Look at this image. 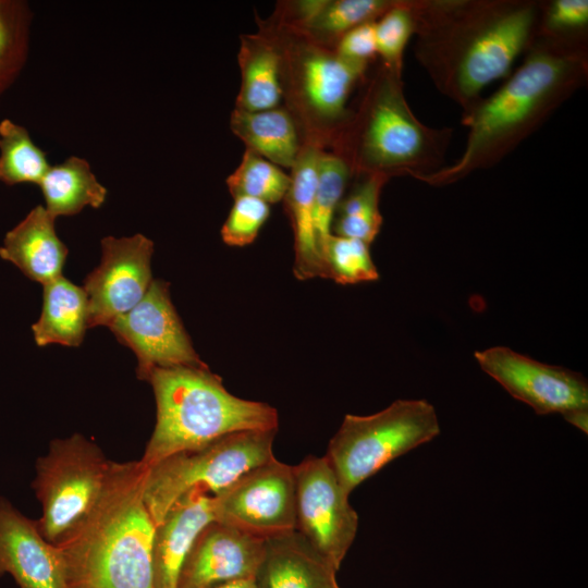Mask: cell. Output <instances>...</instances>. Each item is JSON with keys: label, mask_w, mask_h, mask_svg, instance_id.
Listing matches in <instances>:
<instances>
[{"label": "cell", "mask_w": 588, "mask_h": 588, "mask_svg": "<svg viewBox=\"0 0 588 588\" xmlns=\"http://www.w3.org/2000/svg\"><path fill=\"white\" fill-rule=\"evenodd\" d=\"M208 588H258V587L256 585L255 578H240V579H233V580L224 581L221 584H217Z\"/></svg>", "instance_id": "obj_37"}, {"label": "cell", "mask_w": 588, "mask_h": 588, "mask_svg": "<svg viewBox=\"0 0 588 588\" xmlns=\"http://www.w3.org/2000/svg\"><path fill=\"white\" fill-rule=\"evenodd\" d=\"M237 62L241 84L234 108L262 111L282 106L280 57L268 36L258 29L242 35Z\"/></svg>", "instance_id": "obj_22"}, {"label": "cell", "mask_w": 588, "mask_h": 588, "mask_svg": "<svg viewBox=\"0 0 588 588\" xmlns=\"http://www.w3.org/2000/svg\"><path fill=\"white\" fill-rule=\"evenodd\" d=\"M338 571L296 530L265 540L258 588H341Z\"/></svg>", "instance_id": "obj_19"}, {"label": "cell", "mask_w": 588, "mask_h": 588, "mask_svg": "<svg viewBox=\"0 0 588 588\" xmlns=\"http://www.w3.org/2000/svg\"><path fill=\"white\" fill-rule=\"evenodd\" d=\"M3 88L0 87V90H2Z\"/></svg>", "instance_id": "obj_39"}, {"label": "cell", "mask_w": 588, "mask_h": 588, "mask_svg": "<svg viewBox=\"0 0 588 588\" xmlns=\"http://www.w3.org/2000/svg\"><path fill=\"white\" fill-rule=\"evenodd\" d=\"M417 1L395 0L394 4L375 22L377 56L389 70L401 73L404 51L415 35Z\"/></svg>", "instance_id": "obj_30"}, {"label": "cell", "mask_w": 588, "mask_h": 588, "mask_svg": "<svg viewBox=\"0 0 588 588\" xmlns=\"http://www.w3.org/2000/svg\"><path fill=\"white\" fill-rule=\"evenodd\" d=\"M348 193L341 199L332 222V234L360 240L370 245L380 232L383 219L379 200L391 180L380 173L354 176Z\"/></svg>", "instance_id": "obj_25"}, {"label": "cell", "mask_w": 588, "mask_h": 588, "mask_svg": "<svg viewBox=\"0 0 588 588\" xmlns=\"http://www.w3.org/2000/svg\"><path fill=\"white\" fill-rule=\"evenodd\" d=\"M225 183L233 198L254 197L271 205L283 200L291 177L279 166L245 149L240 164Z\"/></svg>", "instance_id": "obj_28"}, {"label": "cell", "mask_w": 588, "mask_h": 588, "mask_svg": "<svg viewBox=\"0 0 588 588\" xmlns=\"http://www.w3.org/2000/svg\"><path fill=\"white\" fill-rule=\"evenodd\" d=\"M255 16L258 30L279 52L282 102L297 125L302 143L328 150L368 69L342 60L333 48L316 41L298 26L272 14L268 19Z\"/></svg>", "instance_id": "obj_6"}, {"label": "cell", "mask_w": 588, "mask_h": 588, "mask_svg": "<svg viewBox=\"0 0 588 588\" xmlns=\"http://www.w3.org/2000/svg\"><path fill=\"white\" fill-rule=\"evenodd\" d=\"M230 127L246 149L282 169L294 166L303 147L297 125L283 105L262 111L234 108Z\"/></svg>", "instance_id": "obj_21"}, {"label": "cell", "mask_w": 588, "mask_h": 588, "mask_svg": "<svg viewBox=\"0 0 588 588\" xmlns=\"http://www.w3.org/2000/svg\"><path fill=\"white\" fill-rule=\"evenodd\" d=\"M351 179L352 173L342 158L329 150H321L315 192V230L321 258L332 234L336 208Z\"/></svg>", "instance_id": "obj_29"}, {"label": "cell", "mask_w": 588, "mask_h": 588, "mask_svg": "<svg viewBox=\"0 0 588 588\" xmlns=\"http://www.w3.org/2000/svg\"><path fill=\"white\" fill-rule=\"evenodd\" d=\"M334 51L342 60L369 69L378 57L375 22L365 23L348 30L335 44Z\"/></svg>", "instance_id": "obj_35"}, {"label": "cell", "mask_w": 588, "mask_h": 588, "mask_svg": "<svg viewBox=\"0 0 588 588\" xmlns=\"http://www.w3.org/2000/svg\"><path fill=\"white\" fill-rule=\"evenodd\" d=\"M21 7L0 1V87L14 73L22 58Z\"/></svg>", "instance_id": "obj_34"}, {"label": "cell", "mask_w": 588, "mask_h": 588, "mask_svg": "<svg viewBox=\"0 0 588 588\" xmlns=\"http://www.w3.org/2000/svg\"><path fill=\"white\" fill-rule=\"evenodd\" d=\"M439 433L438 416L429 402L396 400L372 415H345L324 456L351 494L387 464Z\"/></svg>", "instance_id": "obj_7"}, {"label": "cell", "mask_w": 588, "mask_h": 588, "mask_svg": "<svg viewBox=\"0 0 588 588\" xmlns=\"http://www.w3.org/2000/svg\"><path fill=\"white\" fill-rule=\"evenodd\" d=\"M154 242L138 233L101 240V259L84 280L88 298V328L109 327L134 308L151 282Z\"/></svg>", "instance_id": "obj_13"}, {"label": "cell", "mask_w": 588, "mask_h": 588, "mask_svg": "<svg viewBox=\"0 0 588 588\" xmlns=\"http://www.w3.org/2000/svg\"><path fill=\"white\" fill-rule=\"evenodd\" d=\"M395 0H326L303 28L316 41L333 48L348 30L376 22ZM296 26V25H295Z\"/></svg>", "instance_id": "obj_27"}, {"label": "cell", "mask_w": 588, "mask_h": 588, "mask_svg": "<svg viewBox=\"0 0 588 588\" xmlns=\"http://www.w3.org/2000/svg\"><path fill=\"white\" fill-rule=\"evenodd\" d=\"M295 530L336 571L355 540L358 515L327 457L308 455L293 466Z\"/></svg>", "instance_id": "obj_10"}, {"label": "cell", "mask_w": 588, "mask_h": 588, "mask_svg": "<svg viewBox=\"0 0 588 588\" xmlns=\"http://www.w3.org/2000/svg\"><path fill=\"white\" fill-rule=\"evenodd\" d=\"M54 220L44 206H36L12 230L0 246V257L27 278L42 285L62 275L68 248L58 237Z\"/></svg>", "instance_id": "obj_20"}, {"label": "cell", "mask_w": 588, "mask_h": 588, "mask_svg": "<svg viewBox=\"0 0 588 588\" xmlns=\"http://www.w3.org/2000/svg\"><path fill=\"white\" fill-rule=\"evenodd\" d=\"M480 368L538 415L563 417L588 409V383L578 372L551 366L505 346L475 352Z\"/></svg>", "instance_id": "obj_14"}, {"label": "cell", "mask_w": 588, "mask_h": 588, "mask_svg": "<svg viewBox=\"0 0 588 588\" xmlns=\"http://www.w3.org/2000/svg\"><path fill=\"white\" fill-rule=\"evenodd\" d=\"M321 150L303 144L290 169L291 184L283 198L294 235L293 272L298 280L327 278L315 230V192Z\"/></svg>", "instance_id": "obj_18"}, {"label": "cell", "mask_w": 588, "mask_h": 588, "mask_svg": "<svg viewBox=\"0 0 588 588\" xmlns=\"http://www.w3.org/2000/svg\"><path fill=\"white\" fill-rule=\"evenodd\" d=\"M213 499L216 520L256 537L295 530L293 466L275 457L253 467Z\"/></svg>", "instance_id": "obj_12"}, {"label": "cell", "mask_w": 588, "mask_h": 588, "mask_svg": "<svg viewBox=\"0 0 588 588\" xmlns=\"http://www.w3.org/2000/svg\"><path fill=\"white\" fill-rule=\"evenodd\" d=\"M39 186L45 208L53 218L76 215L86 206L97 209L107 197L106 187L98 182L88 162L74 156L50 167Z\"/></svg>", "instance_id": "obj_24"}, {"label": "cell", "mask_w": 588, "mask_h": 588, "mask_svg": "<svg viewBox=\"0 0 588 588\" xmlns=\"http://www.w3.org/2000/svg\"><path fill=\"white\" fill-rule=\"evenodd\" d=\"M147 381L157 405L156 426L140 460L147 466L230 433L278 430L274 407L231 394L208 366L156 368Z\"/></svg>", "instance_id": "obj_5"}, {"label": "cell", "mask_w": 588, "mask_h": 588, "mask_svg": "<svg viewBox=\"0 0 588 588\" xmlns=\"http://www.w3.org/2000/svg\"><path fill=\"white\" fill-rule=\"evenodd\" d=\"M88 329V298L82 286L60 275L44 284L39 319L32 326L38 346H78Z\"/></svg>", "instance_id": "obj_23"}, {"label": "cell", "mask_w": 588, "mask_h": 588, "mask_svg": "<svg viewBox=\"0 0 588 588\" xmlns=\"http://www.w3.org/2000/svg\"><path fill=\"white\" fill-rule=\"evenodd\" d=\"M50 169L46 154L25 127L4 119L0 122V181L7 185L38 184Z\"/></svg>", "instance_id": "obj_26"}, {"label": "cell", "mask_w": 588, "mask_h": 588, "mask_svg": "<svg viewBox=\"0 0 588 588\" xmlns=\"http://www.w3.org/2000/svg\"><path fill=\"white\" fill-rule=\"evenodd\" d=\"M109 328L135 353L140 380L147 381L156 368L207 366L194 350L163 280H152L143 299Z\"/></svg>", "instance_id": "obj_11"}, {"label": "cell", "mask_w": 588, "mask_h": 588, "mask_svg": "<svg viewBox=\"0 0 588 588\" xmlns=\"http://www.w3.org/2000/svg\"><path fill=\"white\" fill-rule=\"evenodd\" d=\"M358 91L328 148L344 160L352 177L380 173L420 181L444 167L453 130L430 127L417 119L401 73L379 63L367 71Z\"/></svg>", "instance_id": "obj_3"}, {"label": "cell", "mask_w": 588, "mask_h": 588, "mask_svg": "<svg viewBox=\"0 0 588 588\" xmlns=\"http://www.w3.org/2000/svg\"><path fill=\"white\" fill-rule=\"evenodd\" d=\"M587 76L584 39L537 36L498 90L464 112L468 134L461 157L420 181L449 185L495 166L584 87Z\"/></svg>", "instance_id": "obj_2"}, {"label": "cell", "mask_w": 588, "mask_h": 588, "mask_svg": "<svg viewBox=\"0 0 588 588\" xmlns=\"http://www.w3.org/2000/svg\"><path fill=\"white\" fill-rule=\"evenodd\" d=\"M113 461L79 433L56 439L36 462L32 483L42 505L38 529L50 543L70 540L96 506L108 483Z\"/></svg>", "instance_id": "obj_9"}, {"label": "cell", "mask_w": 588, "mask_h": 588, "mask_svg": "<svg viewBox=\"0 0 588 588\" xmlns=\"http://www.w3.org/2000/svg\"><path fill=\"white\" fill-rule=\"evenodd\" d=\"M277 431L230 433L148 466L143 497L155 524L188 492L217 495L253 467L273 458Z\"/></svg>", "instance_id": "obj_8"}, {"label": "cell", "mask_w": 588, "mask_h": 588, "mask_svg": "<svg viewBox=\"0 0 588 588\" xmlns=\"http://www.w3.org/2000/svg\"><path fill=\"white\" fill-rule=\"evenodd\" d=\"M327 278L336 283L356 284L379 278L369 245L360 240L331 234L322 253Z\"/></svg>", "instance_id": "obj_31"}, {"label": "cell", "mask_w": 588, "mask_h": 588, "mask_svg": "<svg viewBox=\"0 0 588 588\" xmlns=\"http://www.w3.org/2000/svg\"><path fill=\"white\" fill-rule=\"evenodd\" d=\"M72 588H90V587L85 586V585H73Z\"/></svg>", "instance_id": "obj_38"}, {"label": "cell", "mask_w": 588, "mask_h": 588, "mask_svg": "<svg viewBox=\"0 0 588 588\" xmlns=\"http://www.w3.org/2000/svg\"><path fill=\"white\" fill-rule=\"evenodd\" d=\"M265 540L226 523L210 522L183 563L177 588H208L233 579L255 578Z\"/></svg>", "instance_id": "obj_15"}, {"label": "cell", "mask_w": 588, "mask_h": 588, "mask_svg": "<svg viewBox=\"0 0 588 588\" xmlns=\"http://www.w3.org/2000/svg\"><path fill=\"white\" fill-rule=\"evenodd\" d=\"M19 588H72L61 549L40 534L37 520L0 497V576Z\"/></svg>", "instance_id": "obj_16"}, {"label": "cell", "mask_w": 588, "mask_h": 588, "mask_svg": "<svg viewBox=\"0 0 588 588\" xmlns=\"http://www.w3.org/2000/svg\"><path fill=\"white\" fill-rule=\"evenodd\" d=\"M564 419L581 430L588 432V409H579L564 416Z\"/></svg>", "instance_id": "obj_36"}, {"label": "cell", "mask_w": 588, "mask_h": 588, "mask_svg": "<svg viewBox=\"0 0 588 588\" xmlns=\"http://www.w3.org/2000/svg\"><path fill=\"white\" fill-rule=\"evenodd\" d=\"M543 2L417 1L415 56L438 90L464 112L507 77L538 36Z\"/></svg>", "instance_id": "obj_1"}, {"label": "cell", "mask_w": 588, "mask_h": 588, "mask_svg": "<svg viewBox=\"0 0 588 588\" xmlns=\"http://www.w3.org/2000/svg\"><path fill=\"white\" fill-rule=\"evenodd\" d=\"M147 469L142 461L113 462L96 506L59 547L72 586L154 588L156 524L143 497Z\"/></svg>", "instance_id": "obj_4"}, {"label": "cell", "mask_w": 588, "mask_h": 588, "mask_svg": "<svg viewBox=\"0 0 588 588\" xmlns=\"http://www.w3.org/2000/svg\"><path fill=\"white\" fill-rule=\"evenodd\" d=\"M587 25V0H554L542 4L538 36L584 39Z\"/></svg>", "instance_id": "obj_33"}, {"label": "cell", "mask_w": 588, "mask_h": 588, "mask_svg": "<svg viewBox=\"0 0 588 588\" xmlns=\"http://www.w3.org/2000/svg\"><path fill=\"white\" fill-rule=\"evenodd\" d=\"M213 495L191 491L175 502L156 525L154 588H177L183 563L201 529L215 520Z\"/></svg>", "instance_id": "obj_17"}, {"label": "cell", "mask_w": 588, "mask_h": 588, "mask_svg": "<svg viewBox=\"0 0 588 588\" xmlns=\"http://www.w3.org/2000/svg\"><path fill=\"white\" fill-rule=\"evenodd\" d=\"M234 203L221 228L222 241L229 246L252 244L270 216V205L247 196L233 198Z\"/></svg>", "instance_id": "obj_32"}]
</instances>
